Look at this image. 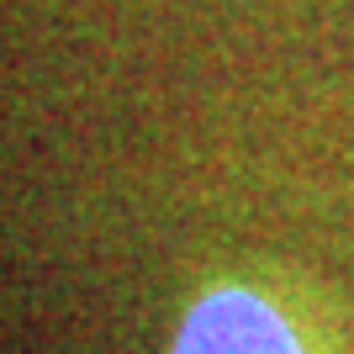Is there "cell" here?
<instances>
[{
	"label": "cell",
	"mask_w": 354,
	"mask_h": 354,
	"mask_svg": "<svg viewBox=\"0 0 354 354\" xmlns=\"http://www.w3.org/2000/svg\"><path fill=\"white\" fill-rule=\"evenodd\" d=\"M169 354H301V344L265 296L212 291L185 312Z\"/></svg>",
	"instance_id": "cell-1"
}]
</instances>
